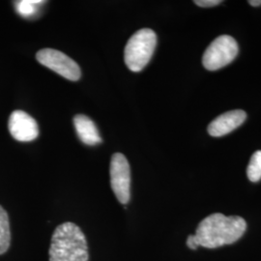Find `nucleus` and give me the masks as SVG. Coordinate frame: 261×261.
Returning a JSON list of instances; mask_svg holds the SVG:
<instances>
[{
    "label": "nucleus",
    "mask_w": 261,
    "mask_h": 261,
    "mask_svg": "<svg viewBox=\"0 0 261 261\" xmlns=\"http://www.w3.org/2000/svg\"><path fill=\"white\" fill-rule=\"evenodd\" d=\"M246 228L247 223L241 217L214 213L199 223L195 237L198 246L215 249L238 241Z\"/></svg>",
    "instance_id": "f257e3e1"
},
{
    "label": "nucleus",
    "mask_w": 261,
    "mask_h": 261,
    "mask_svg": "<svg viewBox=\"0 0 261 261\" xmlns=\"http://www.w3.org/2000/svg\"><path fill=\"white\" fill-rule=\"evenodd\" d=\"M49 261H88L89 252L85 235L71 222L58 225L53 234Z\"/></svg>",
    "instance_id": "f03ea898"
},
{
    "label": "nucleus",
    "mask_w": 261,
    "mask_h": 261,
    "mask_svg": "<svg viewBox=\"0 0 261 261\" xmlns=\"http://www.w3.org/2000/svg\"><path fill=\"white\" fill-rule=\"evenodd\" d=\"M157 45L156 33L149 28L140 29L128 41L124 59L132 72H140L149 63Z\"/></svg>",
    "instance_id": "7ed1b4c3"
},
{
    "label": "nucleus",
    "mask_w": 261,
    "mask_h": 261,
    "mask_svg": "<svg viewBox=\"0 0 261 261\" xmlns=\"http://www.w3.org/2000/svg\"><path fill=\"white\" fill-rule=\"evenodd\" d=\"M238 55V45L233 38L222 35L215 39L206 48L202 57L204 68L209 71H217L232 62Z\"/></svg>",
    "instance_id": "20e7f679"
},
{
    "label": "nucleus",
    "mask_w": 261,
    "mask_h": 261,
    "mask_svg": "<svg viewBox=\"0 0 261 261\" xmlns=\"http://www.w3.org/2000/svg\"><path fill=\"white\" fill-rule=\"evenodd\" d=\"M36 59L42 65L53 70L56 74L62 75L69 81L76 82L81 79L82 72L77 63L57 49H41L36 55Z\"/></svg>",
    "instance_id": "39448f33"
},
{
    "label": "nucleus",
    "mask_w": 261,
    "mask_h": 261,
    "mask_svg": "<svg viewBox=\"0 0 261 261\" xmlns=\"http://www.w3.org/2000/svg\"><path fill=\"white\" fill-rule=\"evenodd\" d=\"M111 185L118 201L126 205L130 201V169L128 160L121 153L112 157Z\"/></svg>",
    "instance_id": "423d86ee"
},
{
    "label": "nucleus",
    "mask_w": 261,
    "mask_h": 261,
    "mask_svg": "<svg viewBox=\"0 0 261 261\" xmlns=\"http://www.w3.org/2000/svg\"><path fill=\"white\" fill-rule=\"evenodd\" d=\"M8 127L11 136L15 140L21 142H29L36 140L39 135L36 120L22 111L12 112Z\"/></svg>",
    "instance_id": "0eeeda50"
},
{
    "label": "nucleus",
    "mask_w": 261,
    "mask_h": 261,
    "mask_svg": "<svg viewBox=\"0 0 261 261\" xmlns=\"http://www.w3.org/2000/svg\"><path fill=\"white\" fill-rule=\"evenodd\" d=\"M247 118L244 111H231L217 117L208 126V133L212 137H223L240 127Z\"/></svg>",
    "instance_id": "6e6552de"
},
{
    "label": "nucleus",
    "mask_w": 261,
    "mask_h": 261,
    "mask_svg": "<svg viewBox=\"0 0 261 261\" xmlns=\"http://www.w3.org/2000/svg\"><path fill=\"white\" fill-rule=\"evenodd\" d=\"M75 132L80 140L86 145H96L102 142L97 126L89 117L84 114H77L74 118Z\"/></svg>",
    "instance_id": "1a4fd4ad"
},
{
    "label": "nucleus",
    "mask_w": 261,
    "mask_h": 261,
    "mask_svg": "<svg viewBox=\"0 0 261 261\" xmlns=\"http://www.w3.org/2000/svg\"><path fill=\"white\" fill-rule=\"evenodd\" d=\"M11 242L9 217L7 212L0 206V254L8 251Z\"/></svg>",
    "instance_id": "9d476101"
},
{
    "label": "nucleus",
    "mask_w": 261,
    "mask_h": 261,
    "mask_svg": "<svg viewBox=\"0 0 261 261\" xmlns=\"http://www.w3.org/2000/svg\"><path fill=\"white\" fill-rule=\"evenodd\" d=\"M45 3L41 0H20L16 2V9L18 14L23 18L33 17L39 10V7Z\"/></svg>",
    "instance_id": "9b49d317"
},
{
    "label": "nucleus",
    "mask_w": 261,
    "mask_h": 261,
    "mask_svg": "<svg viewBox=\"0 0 261 261\" xmlns=\"http://www.w3.org/2000/svg\"><path fill=\"white\" fill-rule=\"evenodd\" d=\"M247 175L252 182H257L261 179V151H256L251 158L247 168Z\"/></svg>",
    "instance_id": "f8f14e48"
},
{
    "label": "nucleus",
    "mask_w": 261,
    "mask_h": 261,
    "mask_svg": "<svg viewBox=\"0 0 261 261\" xmlns=\"http://www.w3.org/2000/svg\"><path fill=\"white\" fill-rule=\"evenodd\" d=\"M195 3L199 7L209 8V7H214L221 4L222 1L221 0H196Z\"/></svg>",
    "instance_id": "ddd939ff"
},
{
    "label": "nucleus",
    "mask_w": 261,
    "mask_h": 261,
    "mask_svg": "<svg viewBox=\"0 0 261 261\" xmlns=\"http://www.w3.org/2000/svg\"><path fill=\"white\" fill-rule=\"evenodd\" d=\"M187 246H188L190 249H192V250H196L197 247H199L198 244L196 242L195 235H190V236L188 237V239H187Z\"/></svg>",
    "instance_id": "4468645a"
},
{
    "label": "nucleus",
    "mask_w": 261,
    "mask_h": 261,
    "mask_svg": "<svg viewBox=\"0 0 261 261\" xmlns=\"http://www.w3.org/2000/svg\"><path fill=\"white\" fill-rule=\"evenodd\" d=\"M249 3H250L252 6L258 7V6H260L261 5V0H250Z\"/></svg>",
    "instance_id": "2eb2a0df"
}]
</instances>
